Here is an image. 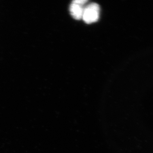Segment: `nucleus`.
Wrapping results in <instances>:
<instances>
[{
	"label": "nucleus",
	"mask_w": 153,
	"mask_h": 153,
	"mask_svg": "<svg viewBox=\"0 0 153 153\" xmlns=\"http://www.w3.org/2000/svg\"><path fill=\"white\" fill-rule=\"evenodd\" d=\"M100 11V9L98 4L90 3L84 7L82 19L88 24L96 22L99 18Z\"/></svg>",
	"instance_id": "1"
},
{
	"label": "nucleus",
	"mask_w": 153,
	"mask_h": 153,
	"mask_svg": "<svg viewBox=\"0 0 153 153\" xmlns=\"http://www.w3.org/2000/svg\"><path fill=\"white\" fill-rule=\"evenodd\" d=\"M87 2V1L84 0H76L72 2L69 7V11L71 16L74 19L80 20L82 19L84 5Z\"/></svg>",
	"instance_id": "2"
}]
</instances>
